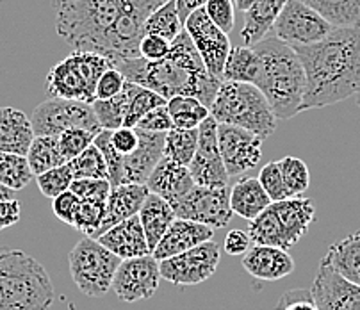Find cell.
<instances>
[{
	"instance_id": "obj_1",
	"label": "cell",
	"mask_w": 360,
	"mask_h": 310,
	"mask_svg": "<svg viewBox=\"0 0 360 310\" xmlns=\"http://www.w3.org/2000/svg\"><path fill=\"white\" fill-rule=\"evenodd\" d=\"M295 50L305 70V93L300 112L328 108L359 93L360 23L333 27L321 41Z\"/></svg>"
},
{
	"instance_id": "obj_2",
	"label": "cell",
	"mask_w": 360,
	"mask_h": 310,
	"mask_svg": "<svg viewBox=\"0 0 360 310\" xmlns=\"http://www.w3.org/2000/svg\"><path fill=\"white\" fill-rule=\"evenodd\" d=\"M115 66L127 81L145 86L159 93L162 98L169 100L180 95L196 96L209 109L221 84V81L212 77L205 68L186 29L173 39L166 58L159 61H146L143 58L125 59Z\"/></svg>"
},
{
	"instance_id": "obj_3",
	"label": "cell",
	"mask_w": 360,
	"mask_h": 310,
	"mask_svg": "<svg viewBox=\"0 0 360 310\" xmlns=\"http://www.w3.org/2000/svg\"><path fill=\"white\" fill-rule=\"evenodd\" d=\"M138 0H52L56 31L73 50L116 61V25Z\"/></svg>"
},
{
	"instance_id": "obj_4",
	"label": "cell",
	"mask_w": 360,
	"mask_h": 310,
	"mask_svg": "<svg viewBox=\"0 0 360 310\" xmlns=\"http://www.w3.org/2000/svg\"><path fill=\"white\" fill-rule=\"evenodd\" d=\"M261 59L255 86L264 93L276 120H289L300 112L305 93V70L291 45L268 34L253 45Z\"/></svg>"
},
{
	"instance_id": "obj_5",
	"label": "cell",
	"mask_w": 360,
	"mask_h": 310,
	"mask_svg": "<svg viewBox=\"0 0 360 310\" xmlns=\"http://www.w3.org/2000/svg\"><path fill=\"white\" fill-rule=\"evenodd\" d=\"M0 310H49L54 303V285L34 257L0 248Z\"/></svg>"
},
{
	"instance_id": "obj_6",
	"label": "cell",
	"mask_w": 360,
	"mask_h": 310,
	"mask_svg": "<svg viewBox=\"0 0 360 310\" xmlns=\"http://www.w3.org/2000/svg\"><path fill=\"white\" fill-rule=\"evenodd\" d=\"M211 116L218 123L241 127L262 139L276 129V116L268 98L250 82L221 81L211 103Z\"/></svg>"
},
{
	"instance_id": "obj_7",
	"label": "cell",
	"mask_w": 360,
	"mask_h": 310,
	"mask_svg": "<svg viewBox=\"0 0 360 310\" xmlns=\"http://www.w3.org/2000/svg\"><path fill=\"white\" fill-rule=\"evenodd\" d=\"M111 66L108 58L96 52L73 50L68 58L50 68L46 75V91L58 98L93 103L96 100L98 79Z\"/></svg>"
},
{
	"instance_id": "obj_8",
	"label": "cell",
	"mask_w": 360,
	"mask_h": 310,
	"mask_svg": "<svg viewBox=\"0 0 360 310\" xmlns=\"http://www.w3.org/2000/svg\"><path fill=\"white\" fill-rule=\"evenodd\" d=\"M120 259L98 239L84 235L68 253V266L77 289L89 298H102L111 291Z\"/></svg>"
},
{
	"instance_id": "obj_9",
	"label": "cell",
	"mask_w": 360,
	"mask_h": 310,
	"mask_svg": "<svg viewBox=\"0 0 360 310\" xmlns=\"http://www.w3.org/2000/svg\"><path fill=\"white\" fill-rule=\"evenodd\" d=\"M34 134L59 136L68 129H88L98 134L100 123L91 103L81 100H68L50 96L32 111L31 116Z\"/></svg>"
},
{
	"instance_id": "obj_10",
	"label": "cell",
	"mask_w": 360,
	"mask_h": 310,
	"mask_svg": "<svg viewBox=\"0 0 360 310\" xmlns=\"http://www.w3.org/2000/svg\"><path fill=\"white\" fill-rule=\"evenodd\" d=\"M221 261V248L218 243L205 241L195 248L159 261L161 278L173 285L188 288L198 285L211 278Z\"/></svg>"
},
{
	"instance_id": "obj_11",
	"label": "cell",
	"mask_w": 360,
	"mask_h": 310,
	"mask_svg": "<svg viewBox=\"0 0 360 310\" xmlns=\"http://www.w3.org/2000/svg\"><path fill=\"white\" fill-rule=\"evenodd\" d=\"M332 29V23L326 22L311 6L302 0H288V4L273 22L271 31L276 38L296 49L321 41Z\"/></svg>"
},
{
	"instance_id": "obj_12",
	"label": "cell",
	"mask_w": 360,
	"mask_h": 310,
	"mask_svg": "<svg viewBox=\"0 0 360 310\" xmlns=\"http://www.w3.org/2000/svg\"><path fill=\"white\" fill-rule=\"evenodd\" d=\"M176 218L191 219L203 223L211 228H223L232 219L230 207V189L225 188H203L195 186L186 196L173 205Z\"/></svg>"
},
{
	"instance_id": "obj_13",
	"label": "cell",
	"mask_w": 360,
	"mask_h": 310,
	"mask_svg": "<svg viewBox=\"0 0 360 310\" xmlns=\"http://www.w3.org/2000/svg\"><path fill=\"white\" fill-rule=\"evenodd\" d=\"M161 271L159 261L152 253L120 262L112 278L111 291L122 302L134 303L139 299H150L159 288Z\"/></svg>"
},
{
	"instance_id": "obj_14",
	"label": "cell",
	"mask_w": 360,
	"mask_h": 310,
	"mask_svg": "<svg viewBox=\"0 0 360 310\" xmlns=\"http://www.w3.org/2000/svg\"><path fill=\"white\" fill-rule=\"evenodd\" d=\"M184 29L191 36L193 43H195L200 58H202L209 73L219 79V81H223V70H225L226 58H229V52L232 49L229 34L223 32L209 18L205 9H198V11L191 13L189 18L184 22Z\"/></svg>"
},
{
	"instance_id": "obj_15",
	"label": "cell",
	"mask_w": 360,
	"mask_h": 310,
	"mask_svg": "<svg viewBox=\"0 0 360 310\" xmlns=\"http://www.w3.org/2000/svg\"><path fill=\"white\" fill-rule=\"evenodd\" d=\"M196 186L203 188H225L229 186V173L223 164L218 145V122L212 116L203 120L198 127V146L189 164Z\"/></svg>"
},
{
	"instance_id": "obj_16",
	"label": "cell",
	"mask_w": 360,
	"mask_h": 310,
	"mask_svg": "<svg viewBox=\"0 0 360 310\" xmlns=\"http://www.w3.org/2000/svg\"><path fill=\"white\" fill-rule=\"evenodd\" d=\"M261 136L236 125L218 123V145L229 176H239L255 168L262 157Z\"/></svg>"
},
{
	"instance_id": "obj_17",
	"label": "cell",
	"mask_w": 360,
	"mask_h": 310,
	"mask_svg": "<svg viewBox=\"0 0 360 310\" xmlns=\"http://www.w3.org/2000/svg\"><path fill=\"white\" fill-rule=\"evenodd\" d=\"M311 295L319 310H360V285L339 275L325 259L319 262Z\"/></svg>"
},
{
	"instance_id": "obj_18",
	"label": "cell",
	"mask_w": 360,
	"mask_h": 310,
	"mask_svg": "<svg viewBox=\"0 0 360 310\" xmlns=\"http://www.w3.org/2000/svg\"><path fill=\"white\" fill-rule=\"evenodd\" d=\"M212 235H214V228L211 226L191 221V219L175 218L159 245L153 248L152 255L155 257V261H165L173 255L188 252L202 243L211 241Z\"/></svg>"
},
{
	"instance_id": "obj_19",
	"label": "cell",
	"mask_w": 360,
	"mask_h": 310,
	"mask_svg": "<svg viewBox=\"0 0 360 310\" xmlns=\"http://www.w3.org/2000/svg\"><path fill=\"white\" fill-rule=\"evenodd\" d=\"M243 268L253 278L276 282L295 271V261L288 253V250L268 245H255L243 257Z\"/></svg>"
},
{
	"instance_id": "obj_20",
	"label": "cell",
	"mask_w": 360,
	"mask_h": 310,
	"mask_svg": "<svg viewBox=\"0 0 360 310\" xmlns=\"http://www.w3.org/2000/svg\"><path fill=\"white\" fill-rule=\"evenodd\" d=\"M195 186V179L189 172V166L179 164V162L172 161L165 155L146 180L148 191L162 196L172 205H175L182 196L188 195Z\"/></svg>"
},
{
	"instance_id": "obj_21",
	"label": "cell",
	"mask_w": 360,
	"mask_h": 310,
	"mask_svg": "<svg viewBox=\"0 0 360 310\" xmlns=\"http://www.w3.org/2000/svg\"><path fill=\"white\" fill-rule=\"evenodd\" d=\"M98 241L102 243L109 252L118 255L122 261L152 253L148 248V241H146L145 230H143L138 214L116 223V225L111 226L108 232H104V234L100 235Z\"/></svg>"
},
{
	"instance_id": "obj_22",
	"label": "cell",
	"mask_w": 360,
	"mask_h": 310,
	"mask_svg": "<svg viewBox=\"0 0 360 310\" xmlns=\"http://www.w3.org/2000/svg\"><path fill=\"white\" fill-rule=\"evenodd\" d=\"M269 207L275 212L276 219H278L280 226L284 230L291 248L303 238L309 226L314 223V202L311 198H305V196H289L285 200L271 202Z\"/></svg>"
},
{
	"instance_id": "obj_23",
	"label": "cell",
	"mask_w": 360,
	"mask_h": 310,
	"mask_svg": "<svg viewBox=\"0 0 360 310\" xmlns=\"http://www.w3.org/2000/svg\"><path fill=\"white\" fill-rule=\"evenodd\" d=\"M148 188L146 184H122L111 188L109 193V198L105 202V214L104 221L100 225L98 232H96V238L108 232L111 226H115L116 223L123 221V219H129L132 216H136L141 209L143 202L148 196Z\"/></svg>"
},
{
	"instance_id": "obj_24",
	"label": "cell",
	"mask_w": 360,
	"mask_h": 310,
	"mask_svg": "<svg viewBox=\"0 0 360 310\" xmlns=\"http://www.w3.org/2000/svg\"><path fill=\"white\" fill-rule=\"evenodd\" d=\"M34 136L32 122L25 112L15 108H0V152L27 155Z\"/></svg>"
},
{
	"instance_id": "obj_25",
	"label": "cell",
	"mask_w": 360,
	"mask_h": 310,
	"mask_svg": "<svg viewBox=\"0 0 360 310\" xmlns=\"http://www.w3.org/2000/svg\"><path fill=\"white\" fill-rule=\"evenodd\" d=\"M138 216L143 230H145L150 252H153V248L159 245V241L166 234V230L169 228L173 219L176 218L173 205L168 200L162 198V196L155 195V193H148L141 209H139Z\"/></svg>"
},
{
	"instance_id": "obj_26",
	"label": "cell",
	"mask_w": 360,
	"mask_h": 310,
	"mask_svg": "<svg viewBox=\"0 0 360 310\" xmlns=\"http://www.w3.org/2000/svg\"><path fill=\"white\" fill-rule=\"evenodd\" d=\"M271 205V198L262 188L261 180L255 176H243L230 189V207L232 212L243 219H253Z\"/></svg>"
},
{
	"instance_id": "obj_27",
	"label": "cell",
	"mask_w": 360,
	"mask_h": 310,
	"mask_svg": "<svg viewBox=\"0 0 360 310\" xmlns=\"http://www.w3.org/2000/svg\"><path fill=\"white\" fill-rule=\"evenodd\" d=\"M288 4V0H259L253 8L245 13V25H243L241 38L245 45L253 46L269 34L273 22L280 11Z\"/></svg>"
},
{
	"instance_id": "obj_28",
	"label": "cell",
	"mask_w": 360,
	"mask_h": 310,
	"mask_svg": "<svg viewBox=\"0 0 360 310\" xmlns=\"http://www.w3.org/2000/svg\"><path fill=\"white\" fill-rule=\"evenodd\" d=\"M330 266L349 282L360 285V230L333 243L323 257Z\"/></svg>"
},
{
	"instance_id": "obj_29",
	"label": "cell",
	"mask_w": 360,
	"mask_h": 310,
	"mask_svg": "<svg viewBox=\"0 0 360 310\" xmlns=\"http://www.w3.org/2000/svg\"><path fill=\"white\" fill-rule=\"evenodd\" d=\"M259 72H261V59L253 50V46L245 45L230 49L225 70H223V81L255 84Z\"/></svg>"
},
{
	"instance_id": "obj_30",
	"label": "cell",
	"mask_w": 360,
	"mask_h": 310,
	"mask_svg": "<svg viewBox=\"0 0 360 310\" xmlns=\"http://www.w3.org/2000/svg\"><path fill=\"white\" fill-rule=\"evenodd\" d=\"M25 157H27L34 176L49 172L56 166L66 164L65 155L59 148V136L54 134H36Z\"/></svg>"
},
{
	"instance_id": "obj_31",
	"label": "cell",
	"mask_w": 360,
	"mask_h": 310,
	"mask_svg": "<svg viewBox=\"0 0 360 310\" xmlns=\"http://www.w3.org/2000/svg\"><path fill=\"white\" fill-rule=\"evenodd\" d=\"M319 13L333 27L360 23V0H302Z\"/></svg>"
},
{
	"instance_id": "obj_32",
	"label": "cell",
	"mask_w": 360,
	"mask_h": 310,
	"mask_svg": "<svg viewBox=\"0 0 360 310\" xmlns=\"http://www.w3.org/2000/svg\"><path fill=\"white\" fill-rule=\"evenodd\" d=\"M166 105H168V111L172 115L173 125L179 127V129H198L200 123L211 116V109L196 96H173Z\"/></svg>"
},
{
	"instance_id": "obj_33",
	"label": "cell",
	"mask_w": 360,
	"mask_h": 310,
	"mask_svg": "<svg viewBox=\"0 0 360 310\" xmlns=\"http://www.w3.org/2000/svg\"><path fill=\"white\" fill-rule=\"evenodd\" d=\"M198 146V129H179L173 127L166 132L165 152L162 155L182 166L191 164Z\"/></svg>"
},
{
	"instance_id": "obj_34",
	"label": "cell",
	"mask_w": 360,
	"mask_h": 310,
	"mask_svg": "<svg viewBox=\"0 0 360 310\" xmlns=\"http://www.w3.org/2000/svg\"><path fill=\"white\" fill-rule=\"evenodd\" d=\"M127 88H129V108H127L123 127H136L146 112L159 108V105L168 103V100L162 98L159 93L152 91V89L145 88V86L127 81Z\"/></svg>"
},
{
	"instance_id": "obj_35",
	"label": "cell",
	"mask_w": 360,
	"mask_h": 310,
	"mask_svg": "<svg viewBox=\"0 0 360 310\" xmlns=\"http://www.w3.org/2000/svg\"><path fill=\"white\" fill-rule=\"evenodd\" d=\"M32 176L34 173H32L25 155L0 152V184L13 191H20V189L27 188Z\"/></svg>"
},
{
	"instance_id": "obj_36",
	"label": "cell",
	"mask_w": 360,
	"mask_h": 310,
	"mask_svg": "<svg viewBox=\"0 0 360 310\" xmlns=\"http://www.w3.org/2000/svg\"><path fill=\"white\" fill-rule=\"evenodd\" d=\"M182 29L184 23L179 18L175 0H169L158 9H153L145 22V34H158L169 41H173L182 32Z\"/></svg>"
},
{
	"instance_id": "obj_37",
	"label": "cell",
	"mask_w": 360,
	"mask_h": 310,
	"mask_svg": "<svg viewBox=\"0 0 360 310\" xmlns=\"http://www.w3.org/2000/svg\"><path fill=\"white\" fill-rule=\"evenodd\" d=\"M91 108L95 111L96 120H98L100 129L116 131V129L123 127L127 108H129V88H127V82L123 86L122 93L108 100H95L91 103Z\"/></svg>"
},
{
	"instance_id": "obj_38",
	"label": "cell",
	"mask_w": 360,
	"mask_h": 310,
	"mask_svg": "<svg viewBox=\"0 0 360 310\" xmlns=\"http://www.w3.org/2000/svg\"><path fill=\"white\" fill-rule=\"evenodd\" d=\"M68 166L73 173V179H108L109 180V172H108V164H105V159L95 143L89 145L81 155H77L75 159L68 161Z\"/></svg>"
},
{
	"instance_id": "obj_39",
	"label": "cell",
	"mask_w": 360,
	"mask_h": 310,
	"mask_svg": "<svg viewBox=\"0 0 360 310\" xmlns=\"http://www.w3.org/2000/svg\"><path fill=\"white\" fill-rule=\"evenodd\" d=\"M278 164L289 196H302L311 186V173H309L305 162L300 157L288 155V157L280 159Z\"/></svg>"
},
{
	"instance_id": "obj_40",
	"label": "cell",
	"mask_w": 360,
	"mask_h": 310,
	"mask_svg": "<svg viewBox=\"0 0 360 310\" xmlns=\"http://www.w3.org/2000/svg\"><path fill=\"white\" fill-rule=\"evenodd\" d=\"M36 182H38L41 195L52 200L58 195H61L63 191L70 189L73 182V173L70 169L68 162H66V164L56 166V168L49 169V172L36 175Z\"/></svg>"
},
{
	"instance_id": "obj_41",
	"label": "cell",
	"mask_w": 360,
	"mask_h": 310,
	"mask_svg": "<svg viewBox=\"0 0 360 310\" xmlns=\"http://www.w3.org/2000/svg\"><path fill=\"white\" fill-rule=\"evenodd\" d=\"M104 214L105 203L82 202L72 226L75 230H79L81 234L89 235V238H96V232H98L100 225L104 221Z\"/></svg>"
},
{
	"instance_id": "obj_42",
	"label": "cell",
	"mask_w": 360,
	"mask_h": 310,
	"mask_svg": "<svg viewBox=\"0 0 360 310\" xmlns=\"http://www.w3.org/2000/svg\"><path fill=\"white\" fill-rule=\"evenodd\" d=\"M96 132L88 131V129H68V131L59 134V148L65 155L66 162L75 159L77 155H81L89 145L95 141Z\"/></svg>"
},
{
	"instance_id": "obj_43",
	"label": "cell",
	"mask_w": 360,
	"mask_h": 310,
	"mask_svg": "<svg viewBox=\"0 0 360 310\" xmlns=\"http://www.w3.org/2000/svg\"><path fill=\"white\" fill-rule=\"evenodd\" d=\"M70 189L82 202L105 203L111 193V182L108 179H73Z\"/></svg>"
},
{
	"instance_id": "obj_44",
	"label": "cell",
	"mask_w": 360,
	"mask_h": 310,
	"mask_svg": "<svg viewBox=\"0 0 360 310\" xmlns=\"http://www.w3.org/2000/svg\"><path fill=\"white\" fill-rule=\"evenodd\" d=\"M257 179L261 180L262 188H264V191L268 193L271 202H278V200L289 198V193H288V188H285L282 172H280L278 161L268 162V164L261 169V173H259Z\"/></svg>"
},
{
	"instance_id": "obj_45",
	"label": "cell",
	"mask_w": 360,
	"mask_h": 310,
	"mask_svg": "<svg viewBox=\"0 0 360 310\" xmlns=\"http://www.w3.org/2000/svg\"><path fill=\"white\" fill-rule=\"evenodd\" d=\"M205 13L209 18L221 29L223 32L229 34L236 25V4L232 0H207L205 4Z\"/></svg>"
},
{
	"instance_id": "obj_46",
	"label": "cell",
	"mask_w": 360,
	"mask_h": 310,
	"mask_svg": "<svg viewBox=\"0 0 360 310\" xmlns=\"http://www.w3.org/2000/svg\"><path fill=\"white\" fill-rule=\"evenodd\" d=\"M82 200L72 191V189H66L61 195H58L56 198H52V211H54L56 218L59 221L66 223V225H73L75 221V216L81 209Z\"/></svg>"
},
{
	"instance_id": "obj_47",
	"label": "cell",
	"mask_w": 360,
	"mask_h": 310,
	"mask_svg": "<svg viewBox=\"0 0 360 310\" xmlns=\"http://www.w3.org/2000/svg\"><path fill=\"white\" fill-rule=\"evenodd\" d=\"M138 129L146 132H158V134H166L168 131H172L173 127V120L172 115L168 111V105H159V108L152 109L150 112H146L141 120H139Z\"/></svg>"
},
{
	"instance_id": "obj_48",
	"label": "cell",
	"mask_w": 360,
	"mask_h": 310,
	"mask_svg": "<svg viewBox=\"0 0 360 310\" xmlns=\"http://www.w3.org/2000/svg\"><path fill=\"white\" fill-rule=\"evenodd\" d=\"M127 79L116 66L105 70L96 84V100H108L123 91Z\"/></svg>"
},
{
	"instance_id": "obj_49",
	"label": "cell",
	"mask_w": 360,
	"mask_h": 310,
	"mask_svg": "<svg viewBox=\"0 0 360 310\" xmlns=\"http://www.w3.org/2000/svg\"><path fill=\"white\" fill-rule=\"evenodd\" d=\"M172 49V41L158 34H143L139 41V56L146 61H159L166 58Z\"/></svg>"
},
{
	"instance_id": "obj_50",
	"label": "cell",
	"mask_w": 360,
	"mask_h": 310,
	"mask_svg": "<svg viewBox=\"0 0 360 310\" xmlns=\"http://www.w3.org/2000/svg\"><path fill=\"white\" fill-rule=\"evenodd\" d=\"M276 310H319L314 298L311 295V289H296V291L285 292L280 298Z\"/></svg>"
},
{
	"instance_id": "obj_51",
	"label": "cell",
	"mask_w": 360,
	"mask_h": 310,
	"mask_svg": "<svg viewBox=\"0 0 360 310\" xmlns=\"http://www.w3.org/2000/svg\"><path fill=\"white\" fill-rule=\"evenodd\" d=\"M111 143L116 152L122 155H129L139 145L138 129L136 127H120L116 131H111Z\"/></svg>"
},
{
	"instance_id": "obj_52",
	"label": "cell",
	"mask_w": 360,
	"mask_h": 310,
	"mask_svg": "<svg viewBox=\"0 0 360 310\" xmlns=\"http://www.w3.org/2000/svg\"><path fill=\"white\" fill-rule=\"evenodd\" d=\"M250 248H252V239H250L248 232H245V230H230L225 241H223V252L232 257L245 255Z\"/></svg>"
},
{
	"instance_id": "obj_53",
	"label": "cell",
	"mask_w": 360,
	"mask_h": 310,
	"mask_svg": "<svg viewBox=\"0 0 360 310\" xmlns=\"http://www.w3.org/2000/svg\"><path fill=\"white\" fill-rule=\"evenodd\" d=\"M20 216H22V209H20L18 200H0V232L16 225L20 221Z\"/></svg>"
},
{
	"instance_id": "obj_54",
	"label": "cell",
	"mask_w": 360,
	"mask_h": 310,
	"mask_svg": "<svg viewBox=\"0 0 360 310\" xmlns=\"http://www.w3.org/2000/svg\"><path fill=\"white\" fill-rule=\"evenodd\" d=\"M205 4H207V0H175L180 22L184 23L186 20L189 18L191 13L198 11V9H203L205 8Z\"/></svg>"
},
{
	"instance_id": "obj_55",
	"label": "cell",
	"mask_w": 360,
	"mask_h": 310,
	"mask_svg": "<svg viewBox=\"0 0 360 310\" xmlns=\"http://www.w3.org/2000/svg\"><path fill=\"white\" fill-rule=\"evenodd\" d=\"M234 2H236V6H238L239 11L246 13L250 8H253V6H255L259 0H234Z\"/></svg>"
},
{
	"instance_id": "obj_56",
	"label": "cell",
	"mask_w": 360,
	"mask_h": 310,
	"mask_svg": "<svg viewBox=\"0 0 360 310\" xmlns=\"http://www.w3.org/2000/svg\"><path fill=\"white\" fill-rule=\"evenodd\" d=\"M8 198H15V191L0 184V200H8Z\"/></svg>"
},
{
	"instance_id": "obj_57",
	"label": "cell",
	"mask_w": 360,
	"mask_h": 310,
	"mask_svg": "<svg viewBox=\"0 0 360 310\" xmlns=\"http://www.w3.org/2000/svg\"><path fill=\"white\" fill-rule=\"evenodd\" d=\"M148 2H150V4H152V6H153V8L158 9V8H159V6L166 4V2H169V0H148Z\"/></svg>"
},
{
	"instance_id": "obj_58",
	"label": "cell",
	"mask_w": 360,
	"mask_h": 310,
	"mask_svg": "<svg viewBox=\"0 0 360 310\" xmlns=\"http://www.w3.org/2000/svg\"><path fill=\"white\" fill-rule=\"evenodd\" d=\"M356 103H359V108H360V89H359V93H356Z\"/></svg>"
},
{
	"instance_id": "obj_59",
	"label": "cell",
	"mask_w": 360,
	"mask_h": 310,
	"mask_svg": "<svg viewBox=\"0 0 360 310\" xmlns=\"http://www.w3.org/2000/svg\"><path fill=\"white\" fill-rule=\"evenodd\" d=\"M0 309H2V298H0Z\"/></svg>"
}]
</instances>
